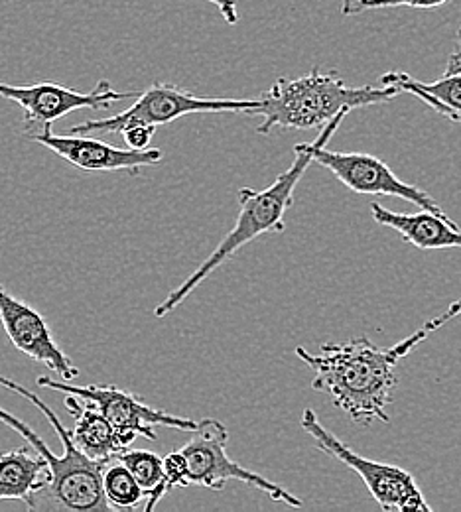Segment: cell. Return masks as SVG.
Listing matches in <instances>:
<instances>
[{
	"label": "cell",
	"instance_id": "obj_1",
	"mask_svg": "<svg viewBox=\"0 0 461 512\" xmlns=\"http://www.w3.org/2000/svg\"><path fill=\"white\" fill-rule=\"evenodd\" d=\"M296 355L314 371L312 388L330 394L333 404L355 424L391 422L396 365L406 357L400 343L383 349L369 337H355L345 343H324L316 355L296 347Z\"/></svg>",
	"mask_w": 461,
	"mask_h": 512
},
{
	"label": "cell",
	"instance_id": "obj_2",
	"mask_svg": "<svg viewBox=\"0 0 461 512\" xmlns=\"http://www.w3.org/2000/svg\"><path fill=\"white\" fill-rule=\"evenodd\" d=\"M349 113L337 115L331 123L322 128L320 136L314 142H304L294 146V162L286 172H282L268 188L239 190V215L233 229L225 235V239L217 245V249L207 256L198 266L194 274H190L176 290H172L162 304L154 308L156 318H164L172 314L188 296L198 288L203 280H207L219 266H223L231 256L239 253L243 247L253 243L255 239L268 233H284L286 223L284 217L288 209L294 205V190L298 188L302 176L314 162V150L322 142H330L331 136L341 127L343 119Z\"/></svg>",
	"mask_w": 461,
	"mask_h": 512
},
{
	"label": "cell",
	"instance_id": "obj_3",
	"mask_svg": "<svg viewBox=\"0 0 461 512\" xmlns=\"http://www.w3.org/2000/svg\"><path fill=\"white\" fill-rule=\"evenodd\" d=\"M400 95L395 87H349L337 71H322L314 67L308 75L298 79L280 77L261 97L259 109L253 113L261 117L259 134H270L274 128H324L341 113L353 109L387 103Z\"/></svg>",
	"mask_w": 461,
	"mask_h": 512
},
{
	"label": "cell",
	"instance_id": "obj_4",
	"mask_svg": "<svg viewBox=\"0 0 461 512\" xmlns=\"http://www.w3.org/2000/svg\"><path fill=\"white\" fill-rule=\"evenodd\" d=\"M0 422L20 434L32 448L36 449L50 465L52 479L38 491L26 505L30 511L95 512L111 511V505L103 491V465L87 457L75 446L71 432L60 442L64 446V455H54L46 442L28 428L20 418L0 408Z\"/></svg>",
	"mask_w": 461,
	"mask_h": 512
},
{
	"label": "cell",
	"instance_id": "obj_5",
	"mask_svg": "<svg viewBox=\"0 0 461 512\" xmlns=\"http://www.w3.org/2000/svg\"><path fill=\"white\" fill-rule=\"evenodd\" d=\"M261 105V99H213L198 97L190 91L180 89L178 85L154 83L142 91L131 107L109 119L85 121L69 128V134H93V132H111L121 134L132 125H168L186 115L198 113H243L253 115Z\"/></svg>",
	"mask_w": 461,
	"mask_h": 512
},
{
	"label": "cell",
	"instance_id": "obj_6",
	"mask_svg": "<svg viewBox=\"0 0 461 512\" xmlns=\"http://www.w3.org/2000/svg\"><path fill=\"white\" fill-rule=\"evenodd\" d=\"M304 432L314 440V444L341 461L345 467L353 469L377 505L387 512H432V507L426 503L422 489L416 479L398 465L381 463L369 457L359 455L355 449L343 444L333 432H330L318 418L312 408H306L300 420Z\"/></svg>",
	"mask_w": 461,
	"mask_h": 512
},
{
	"label": "cell",
	"instance_id": "obj_7",
	"mask_svg": "<svg viewBox=\"0 0 461 512\" xmlns=\"http://www.w3.org/2000/svg\"><path fill=\"white\" fill-rule=\"evenodd\" d=\"M190 434L192 438L180 448L188 457V487L196 485L211 491H221L229 481H239L263 491L268 499L276 503H284L292 509L304 507L300 497L229 457V430L223 422L205 418L198 422V428Z\"/></svg>",
	"mask_w": 461,
	"mask_h": 512
},
{
	"label": "cell",
	"instance_id": "obj_8",
	"mask_svg": "<svg viewBox=\"0 0 461 512\" xmlns=\"http://www.w3.org/2000/svg\"><path fill=\"white\" fill-rule=\"evenodd\" d=\"M36 384L62 394H73L81 398L85 404L99 410L117 428L127 448L138 438L156 442L158 438L154 434L156 426L174 428L180 432H192L198 428V422L184 416L168 414L160 408H152L138 394L119 388L115 384L73 386V384H66V381H56L52 377H38Z\"/></svg>",
	"mask_w": 461,
	"mask_h": 512
},
{
	"label": "cell",
	"instance_id": "obj_9",
	"mask_svg": "<svg viewBox=\"0 0 461 512\" xmlns=\"http://www.w3.org/2000/svg\"><path fill=\"white\" fill-rule=\"evenodd\" d=\"M138 95L140 91H115L107 79H101L97 87L89 93H81L58 83H38L22 87L0 83V97L22 107L24 132L28 138L32 134L50 130L58 119H64L73 111H105L119 101L136 99Z\"/></svg>",
	"mask_w": 461,
	"mask_h": 512
},
{
	"label": "cell",
	"instance_id": "obj_10",
	"mask_svg": "<svg viewBox=\"0 0 461 512\" xmlns=\"http://www.w3.org/2000/svg\"><path fill=\"white\" fill-rule=\"evenodd\" d=\"M314 162L330 170L331 174L351 192L398 197L408 203H414L420 209L438 215H448L430 193L402 182L389 168V164L377 156L361 152H333L328 150V142H322L314 150Z\"/></svg>",
	"mask_w": 461,
	"mask_h": 512
},
{
	"label": "cell",
	"instance_id": "obj_11",
	"mask_svg": "<svg viewBox=\"0 0 461 512\" xmlns=\"http://www.w3.org/2000/svg\"><path fill=\"white\" fill-rule=\"evenodd\" d=\"M0 323L10 343L26 357L48 367L52 373L71 383L79 377V369L56 343L50 325L26 302L12 296L0 284Z\"/></svg>",
	"mask_w": 461,
	"mask_h": 512
},
{
	"label": "cell",
	"instance_id": "obj_12",
	"mask_svg": "<svg viewBox=\"0 0 461 512\" xmlns=\"http://www.w3.org/2000/svg\"><path fill=\"white\" fill-rule=\"evenodd\" d=\"M30 140L46 146L71 166L87 172H136L142 166H156L164 158V152L160 148H119L83 134H56L52 128L32 134Z\"/></svg>",
	"mask_w": 461,
	"mask_h": 512
},
{
	"label": "cell",
	"instance_id": "obj_13",
	"mask_svg": "<svg viewBox=\"0 0 461 512\" xmlns=\"http://www.w3.org/2000/svg\"><path fill=\"white\" fill-rule=\"evenodd\" d=\"M373 219L396 233L412 247L424 251L461 249V229L448 217L426 209L418 213H396L381 203H371Z\"/></svg>",
	"mask_w": 461,
	"mask_h": 512
},
{
	"label": "cell",
	"instance_id": "obj_14",
	"mask_svg": "<svg viewBox=\"0 0 461 512\" xmlns=\"http://www.w3.org/2000/svg\"><path fill=\"white\" fill-rule=\"evenodd\" d=\"M66 406L69 414L75 418L71 438L87 457L107 463L127 449L117 428L99 410L73 394H67Z\"/></svg>",
	"mask_w": 461,
	"mask_h": 512
},
{
	"label": "cell",
	"instance_id": "obj_15",
	"mask_svg": "<svg viewBox=\"0 0 461 512\" xmlns=\"http://www.w3.org/2000/svg\"><path fill=\"white\" fill-rule=\"evenodd\" d=\"M52 479L48 461L28 448L0 453V501H24L42 491Z\"/></svg>",
	"mask_w": 461,
	"mask_h": 512
},
{
	"label": "cell",
	"instance_id": "obj_16",
	"mask_svg": "<svg viewBox=\"0 0 461 512\" xmlns=\"http://www.w3.org/2000/svg\"><path fill=\"white\" fill-rule=\"evenodd\" d=\"M381 85L410 93L444 119L461 125V75H442L438 81L424 83L404 71H389L381 77Z\"/></svg>",
	"mask_w": 461,
	"mask_h": 512
},
{
	"label": "cell",
	"instance_id": "obj_17",
	"mask_svg": "<svg viewBox=\"0 0 461 512\" xmlns=\"http://www.w3.org/2000/svg\"><path fill=\"white\" fill-rule=\"evenodd\" d=\"M117 459L127 465V469L142 487L146 495L144 511H154V507L172 491L164 471V457H158L156 453L144 449L127 448L117 455Z\"/></svg>",
	"mask_w": 461,
	"mask_h": 512
},
{
	"label": "cell",
	"instance_id": "obj_18",
	"mask_svg": "<svg viewBox=\"0 0 461 512\" xmlns=\"http://www.w3.org/2000/svg\"><path fill=\"white\" fill-rule=\"evenodd\" d=\"M103 491L115 511L144 509L146 495L125 463L117 457L103 465Z\"/></svg>",
	"mask_w": 461,
	"mask_h": 512
},
{
	"label": "cell",
	"instance_id": "obj_19",
	"mask_svg": "<svg viewBox=\"0 0 461 512\" xmlns=\"http://www.w3.org/2000/svg\"><path fill=\"white\" fill-rule=\"evenodd\" d=\"M448 0H343L341 14L343 16H355L367 10H379V8H396V6H410V8H424L432 10Z\"/></svg>",
	"mask_w": 461,
	"mask_h": 512
},
{
	"label": "cell",
	"instance_id": "obj_20",
	"mask_svg": "<svg viewBox=\"0 0 461 512\" xmlns=\"http://www.w3.org/2000/svg\"><path fill=\"white\" fill-rule=\"evenodd\" d=\"M164 471L170 487H188V457L182 449L172 451L164 457Z\"/></svg>",
	"mask_w": 461,
	"mask_h": 512
},
{
	"label": "cell",
	"instance_id": "obj_21",
	"mask_svg": "<svg viewBox=\"0 0 461 512\" xmlns=\"http://www.w3.org/2000/svg\"><path fill=\"white\" fill-rule=\"evenodd\" d=\"M156 127L152 125H132V127L125 128L121 134L125 138V144L132 148V150H146L152 142Z\"/></svg>",
	"mask_w": 461,
	"mask_h": 512
},
{
	"label": "cell",
	"instance_id": "obj_22",
	"mask_svg": "<svg viewBox=\"0 0 461 512\" xmlns=\"http://www.w3.org/2000/svg\"><path fill=\"white\" fill-rule=\"evenodd\" d=\"M211 2L215 8H219L221 16L229 26H235L239 22V12H237V2L235 0H205Z\"/></svg>",
	"mask_w": 461,
	"mask_h": 512
},
{
	"label": "cell",
	"instance_id": "obj_23",
	"mask_svg": "<svg viewBox=\"0 0 461 512\" xmlns=\"http://www.w3.org/2000/svg\"><path fill=\"white\" fill-rule=\"evenodd\" d=\"M444 75H461V28L458 30V34H456L454 50H452V54L448 58Z\"/></svg>",
	"mask_w": 461,
	"mask_h": 512
}]
</instances>
